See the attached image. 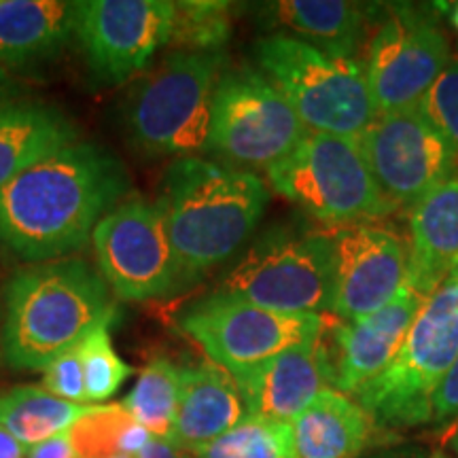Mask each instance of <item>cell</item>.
Instances as JSON below:
<instances>
[{
	"label": "cell",
	"mask_w": 458,
	"mask_h": 458,
	"mask_svg": "<svg viewBox=\"0 0 458 458\" xmlns=\"http://www.w3.org/2000/svg\"><path fill=\"white\" fill-rule=\"evenodd\" d=\"M291 425L300 458H359L376 428L368 411L335 388H323Z\"/></svg>",
	"instance_id": "23"
},
{
	"label": "cell",
	"mask_w": 458,
	"mask_h": 458,
	"mask_svg": "<svg viewBox=\"0 0 458 458\" xmlns=\"http://www.w3.org/2000/svg\"><path fill=\"white\" fill-rule=\"evenodd\" d=\"M422 301L425 297L405 280L399 293L369 317L346 323L334 314L331 318L325 314L320 342L327 359L331 388L354 394L380 376L403 346Z\"/></svg>",
	"instance_id": "16"
},
{
	"label": "cell",
	"mask_w": 458,
	"mask_h": 458,
	"mask_svg": "<svg viewBox=\"0 0 458 458\" xmlns=\"http://www.w3.org/2000/svg\"><path fill=\"white\" fill-rule=\"evenodd\" d=\"M117 317L113 293L81 257L30 263L4 291L3 359L13 369L43 371Z\"/></svg>",
	"instance_id": "3"
},
{
	"label": "cell",
	"mask_w": 458,
	"mask_h": 458,
	"mask_svg": "<svg viewBox=\"0 0 458 458\" xmlns=\"http://www.w3.org/2000/svg\"><path fill=\"white\" fill-rule=\"evenodd\" d=\"M77 34V3L0 0V68H30L60 55Z\"/></svg>",
	"instance_id": "20"
},
{
	"label": "cell",
	"mask_w": 458,
	"mask_h": 458,
	"mask_svg": "<svg viewBox=\"0 0 458 458\" xmlns=\"http://www.w3.org/2000/svg\"><path fill=\"white\" fill-rule=\"evenodd\" d=\"M229 374L242 394L246 414L276 422H293L329 385L320 334Z\"/></svg>",
	"instance_id": "17"
},
{
	"label": "cell",
	"mask_w": 458,
	"mask_h": 458,
	"mask_svg": "<svg viewBox=\"0 0 458 458\" xmlns=\"http://www.w3.org/2000/svg\"><path fill=\"white\" fill-rule=\"evenodd\" d=\"M270 202L267 182L202 156L174 159L157 206L179 266V291L227 263L253 238Z\"/></svg>",
	"instance_id": "2"
},
{
	"label": "cell",
	"mask_w": 458,
	"mask_h": 458,
	"mask_svg": "<svg viewBox=\"0 0 458 458\" xmlns=\"http://www.w3.org/2000/svg\"><path fill=\"white\" fill-rule=\"evenodd\" d=\"M450 448L458 454V422H456L454 431H452V435H450Z\"/></svg>",
	"instance_id": "37"
},
{
	"label": "cell",
	"mask_w": 458,
	"mask_h": 458,
	"mask_svg": "<svg viewBox=\"0 0 458 458\" xmlns=\"http://www.w3.org/2000/svg\"><path fill=\"white\" fill-rule=\"evenodd\" d=\"M334 263L331 312L335 318H365L385 308L408 280L410 246L391 227L377 223L329 232Z\"/></svg>",
	"instance_id": "15"
},
{
	"label": "cell",
	"mask_w": 458,
	"mask_h": 458,
	"mask_svg": "<svg viewBox=\"0 0 458 458\" xmlns=\"http://www.w3.org/2000/svg\"><path fill=\"white\" fill-rule=\"evenodd\" d=\"M244 418L242 394L229 371L213 360L181 368V399L172 444L191 452L227 433Z\"/></svg>",
	"instance_id": "19"
},
{
	"label": "cell",
	"mask_w": 458,
	"mask_h": 458,
	"mask_svg": "<svg viewBox=\"0 0 458 458\" xmlns=\"http://www.w3.org/2000/svg\"><path fill=\"white\" fill-rule=\"evenodd\" d=\"M139 458H191L189 452L179 448L176 444L168 442V439H156L153 437L145 450L140 452Z\"/></svg>",
	"instance_id": "34"
},
{
	"label": "cell",
	"mask_w": 458,
	"mask_h": 458,
	"mask_svg": "<svg viewBox=\"0 0 458 458\" xmlns=\"http://www.w3.org/2000/svg\"><path fill=\"white\" fill-rule=\"evenodd\" d=\"M181 368L165 357H156L145 365L139 380L122 408L131 420L145 427L156 439H172L179 414Z\"/></svg>",
	"instance_id": "25"
},
{
	"label": "cell",
	"mask_w": 458,
	"mask_h": 458,
	"mask_svg": "<svg viewBox=\"0 0 458 458\" xmlns=\"http://www.w3.org/2000/svg\"><path fill=\"white\" fill-rule=\"evenodd\" d=\"M458 267V174L410 213L408 284L422 297Z\"/></svg>",
	"instance_id": "21"
},
{
	"label": "cell",
	"mask_w": 458,
	"mask_h": 458,
	"mask_svg": "<svg viewBox=\"0 0 458 458\" xmlns=\"http://www.w3.org/2000/svg\"><path fill=\"white\" fill-rule=\"evenodd\" d=\"M172 26L170 0H77L74 38L94 77L108 85H122L147 71L168 47Z\"/></svg>",
	"instance_id": "14"
},
{
	"label": "cell",
	"mask_w": 458,
	"mask_h": 458,
	"mask_svg": "<svg viewBox=\"0 0 458 458\" xmlns=\"http://www.w3.org/2000/svg\"><path fill=\"white\" fill-rule=\"evenodd\" d=\"M130 189L128 172L91 142H72L0 189V249L30 263L64 259Z\"/></svg>",
	"instance_id": "1"
},
{
	"label": "cell",
	"mask_w": 458,
	"mask_h": 458,
	"mask_svg": "<svg viewBox=\"0 0 458 458\" xmlns=\"http://www.w3.org/2000/svg\"><path fill=\"white\" fill-rule=\"evenodd\" d=\"M444 458H450V456H445V454H444Z\"/></svg>",
	"instance_id": "41"
},
{
	"label": "cell",
	"mask_w": 458,
	"mask_h": 458,
	"mask_svg": "<svg viewBox=\"0 0 458 458\" xmlns=\"http://www.w3.org/2000/svg\"><path fill=\"white\" fill-rule=\"evenodd\" d=\"M359 458H444L442 452H427L422 448H391V450H377L371 454L359 456Z\"/></svg>",
	"instance_id": "35"
},
{
	"label": "cell",
	"mask_w": 458,
	"mask_h": 458,
	"mask_svg": "<svg viewBox=\"0 0 458 458\" xmlns=\"http://www.w3.org/2000/svg\"><path fill=\"white\" fill-rule=\"evenodd\" d=\"M77 140V128L57 108L30 100H0V189Z\"/></svg>",
	"instance_id": "22"
},
{
	"label": "cell",
	"mask_w": 458,
	"mask_h": 458,
	"mask_svg": "<svg viewBox=\"0 0 458 458\" xmlns=\"http://www.w3.org/2000/svg\"><path fill=\"white\" fill-rule=\"evenodd\" d=\"M26 445L0 427V458H26Z\"/></svg>",
	"instance_id": "36"
},
{
	"label": "cell",
	"mask_w": 458,
	"mask_h": 458,
	"mask_svg": "<svg viewBox=\"0 0 458 458\" xmlns=\"http://www.w3.org/2000/svg\"><path fill=\"white\" fill-rule=\"evenodd\" d=\"M374 4L346 0H280L259 4L263 24L310 43L325 54L359 62Z\"/></svg>",
	"instance_id": "18"
},
{
	"label": "cell",
	"mask_w": 458,
	"mask_h": 458,
	"mask_svg": "<svg viewBox=\"0 0 458 458\" xmlns=\"http://www.w3.org/2000/svg\"><path fill=\"white\" fill-rule=\"evenodd\" d=\"M225 54L168 51L131 85L123 130L148 157H196L208 151L213 98Z\"/></svg>",
	"instance_id": "4"
},
{
	"label": "cell",
	"mask_w": 458,
	"mask_h": 458,
	"mask_svg": "<svg viewBox=\"0 0 458 458\" xmlns=\"http://www.w3.org/2000/svg\"><path fill=\"white\" fill-rule=\"evenodd\" d=\"M26 458H74V445L71 431H64L55 437L34 444L26 450Z\"/></svg>",
	"instance_id": "33"
},
{
	"label": "cell",
	"mask_w": 458,
	"mask_h": 458,
	"mask_svg": "<svg viewBox=\"0 0 458 458\" xmlns=\"http://www.w3.org/2000/svg\"><path fill=\"white\" fill-rule=\"evenodd\" d=\"M293 106L259 68L221 72L213 98L208 151L240 170H270L306 136Z\"/></svg>",
	"instance_id": "10"
},
{
	"label": "cell",
	"mask_w": 458,
	"mask_h": 458,
	"mask_svg": "<svg viewBox=\"0 0 458 458\" xmlns=\"http://www.w3.org/2000/svg\"><path fill=\"white\" fill-rule=\"evenodd\" d=\"M357 139L377 187L397 210H411L458 174V151L418 102L377 113Z\"/></svg>",
	"instance_id": "11"
},
{
	"label": "cell",
	"mask_w": 458,
	"mask_h": 458,
	"mask_svg": "<svg viewBox=\"0 0 458 458\" xmlns=\"http://www.w3.org/2000/svg\"><path fill=\"white\" fill-rule=\"evenodd\" d=\"M94 405L57 399L43 386H15L0 393V427L26 448L71 431Z\"/></svg>",
	"instance_id": "24"
},
{
	"label": "cell",
	"mask_w": 458,
	"mask_h": 458,
	"mask_svg": "<svg viewBox=\"0 0 458 458\" xmlns=\"http://www.w3.org/2000/svg\"><path fill=\"white\" fill-rule=\"evenodd\" d=\"M266 176L278 196L325 225L376 223L397 210L377 187L354 136L306 131Z\"/></svg>",
	"instance_id": "7"
},
{
	"label": "cell",
	"mask_w": 458,
	"mask_h": 458,
	"mask_svg": "<svg viewBox=\"0 0 458 458\" xmlns=\"http://www.w3.org/2000/svg\"><path fill=\"white\" fill-rule=\"evenodd\" d=\"M128 411L119 405H94L71 427L74 458H108L119 452V437L128 425Z\"/></svg>",
	"instance_id": "29"
},
{
	"label": "cell",
	"mask_w": 458,
	"mask_h": 458,
	"mask_svg": "<svg viewBox=\"0 0 458 458\" xmlns=\"http://www.w3.org/2000/svg\"><path fill=\"white\" fill-rule=\"evenodd\" d=\"M111 325L113 323L100 325L79 344L85 374V394H88L89 405H105L131 376L130 365L114 351Z\"/></svg>",
	"instance_id": "28"
},
{
	"label": "cell",
	"mask_w": 458,
	"mask_h": 458,
	"mask_svg": "<svg viewBox=\"0 0 458 458\" xmlns=\"http://www.w3.org/2000/svg\"><path fill=\"white\" fill-rule=\"evenodd\" d=\"M439 13L442 4H374L359 64L377 113L420 102L448 68L452 45Z\"/></svg>",
	"instance_id": "9"
},
{
	"label": "cell",
	"mask_w": 458,
	"mask_h": 458,
	"mask_svg": "<svg viewBox=\"0 0 458 458\" xmlns=\"http://www.w3.org/2000/svg\"><path fill=\"white\" fill-rule=\"evenodd\" d=\"M418 105L458 151V51Z\"/></svg>",
	"instance_id": "30"
},
{
	"label": "cell",
	"mask_w": 458,
	"mask_h": 458,
	"mask_svg": "<svg viewBox=\"0 0 458 458\" xmlns=\"http://www.w3.org/2000/svg\"><path fill=\"white\" fill-rule=\"evenodd\" d=\"M191 458H300L291 422L249 416L213 442L189 452Z\"/></svg>",
	"instance_id": "26"
},
{
	"label": "cell",
	"mask_w": 458,
	"mask_h": 458,
	"mask_svg": "<svg viewBox=\"0 0 458 458\" xmlns=\"http://www.w3.org/2000/svg\"><path fill=\"white\" fill-rule=\"evenodd\" d=\"M3 88H4V71L0 68V91H3Z\"/></svg>",
	"instance_id": "40"
},
{
	"label": "cell",
	"mask_w": 458,
	"mask_h": 458,
	"mask_svg": "<svg viewBox=\"0 0 458 458\" xmlns=\"http://www.w3.org/2000/svg\"><path fill=\"white\" fill-rule=\"evenodd\" d=\"M325 325L323 317H293L255 306L215 289L185 308L179 327L204 348L208 359L225 371H236L274 354L314 340Z\"/></svg>",
	"instance_id": "13"
},
{
	"label": "cell",
	"mask_w": 458,
	"mask_h": 458,
	"mask_svg": "<svg viewBox=\"0 0 458 458\" xmlns=\"http://www.w3.org/2000/svg\"><path fill=\"white\" fill-rule=\"evenodd\" d=\"M452 26L458 30V4H454V9H452Z\"/></svg>",
	"instance_id": "38"
},
{
	"label": "cell",
	"mask_w": 458,
	"mask_h": 458,
	"mask_svg": "<svg viewBox=\"0 0 458 458\" xmlns=\"http://www.w3.org/2000/svg\"><path fill=\"white\" fill-rule=\"evenodd\" d=\"M233 30V4L221 0H182L174 3V26L170 51L219 54Z\"/></svg>",
	"instance_id": "27"
},
{
	"label": "cell",
	"mask_w": 458,
	"mask_h": 458,
	"mask_svg": "<svg viewBox=\"0 0 458 458\" xmlns=\"http://www.w3.org/2000/svg\"><path fill=\"white\" fill-rule=\"evenodd\" d=\"M41 386L57 399L71 401V403L77 405H89L88 394H85V374L79 346L62 352L60 357L51 360L47 368L43 369Z\"/></svg>",
	"instance_id": "31"
},
{
	"label": "cell",
	"mask_w": 458,
	"mask_h": 458,
	"mask_svg": "<svg viewBox=\"0 0 458 458\" xmlns=\"http://www.w3.org/2000/svg\"><path fill=\"white\" fill-rule=\"evenodd\" d=\"M98 272L122 301H151L179 291V266L157 202L125 198L91 233Z\"/></svg>",
	"instance_id": "12"
},
{
	"label": "cell",
	"mask_w": 458,
	"mask_h": 458,
	"mask_svg": "<svg viewBox=\"0 0 458 458\" xmlns=\"http://www.w3.org/2000/svg\"><path fill=\"white\" fill-rule=\"evenodd\" d=\"M216 289L278 314H329L334 295L329 232L270 227L238 257Z\"/></svg>",
	"instance_id": "8"
},
{
	"label": "cell",
	"mask_w": 458,
	"mask_h": 458,
	"mask_svg": "<svg viewBox=\"0 0 458 458\" xmlns=\"http://www.w3.org/2000/svg\"><path fill=\"white\" fill-rule=\"evenodd\" d=\"M458 359V267L425 297L393 363L360 386L357 403L376 427L431 422L433 394Z\"/></svg>",
	"instance_id": "5"
},
{
	"label": "cell",
	"mask_w": 458,
	"mask_h": 458,
	"mask_svg": "<svg viewBox=\"0 0 458 458\" xmlns=\"http://www.w3.org/2000/svg\"><path fill=\"white\" fill-rule=\"evenodd\" d=\"M458 418V359L433 394V422Z\"/></svg>",
	"instance_id": "32"
},
{
	"label": "cell",
	"mask_w": 458,
	"mask_h": 458,
	"mask_svg": "<svg viewBox=\"0 0 458 458\" xmlns=\"http://www.w3.org/2000/svg\"><path fill=\"white\" fill-rule=\"evenodd\" d=\"M253 57L308 131L357 139L377 114L359 62L329 55L283 32L255 41Z\"/></svg>",
	"instance_id": "6"
},
{
	"label": "cell",
	"mask_w": 458,
	"mask_h": 458,
	"mask_svg": "<svg viewBox=\"0 0 458 458\" xmlns=\"http://www.w3.org/2000/svg\"><path fill=\"white\" fill-rule=\"evenodd\" d=\"M0 363H3V323H0Z\"/></svg>",
	"instance_id": "39"
}]
</instances>
